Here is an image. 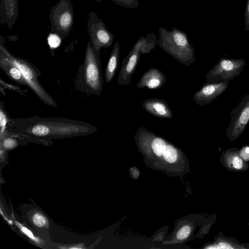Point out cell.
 <instances>
[{
  "mask_svg": "<svg viewBox=\"0 0 249 249\" xmlns=\"http://www.w3.org/2000/svg\"><path fill=\"white\" fill-rule=\"evenodd\" d=\"M0 67L16 83L28 87V84L18 67L3 54L0 53Z\"/></svg>",
  "mask_w": 249,
  "mask_h": 249,
  "instance_id": "14",
  "label": "cell"
},
{
  "mask_svg": "<svg viewBox=\"0 0 249 249\" xmlns=\"http://www.w3.org/2000/svg\"><path fill=\"white\" fill-rule=\"evenodd\" d=\"M157 44L156 36L153 33H150L146 36L140 37L133 47L137 48L141 54H148L151 53Z\"/></svg>",
  "mask_w": 249,
  "mask_h": 249,
  "instance_id": "16",
  "label": "cell"
},
{
  "mask_svg": "<svg viewBox=\"0 0 249 249\" xmlns=\"http://www.w3.org/2000/svg\"><path fill=\"white\" fill-rule=\"evenodd\" d=\"M165 75L160 70L152 68L145 71L136 84L138 89L147 88L150 89H160L165 84Z\"/></svg>",
  "mask_w": 249,
  "mask_h": 249,
  "instance_id": "11",
  "label": "cell"
},
{
  "mask_svg": "<svg viewBox=\"0 0 249 249\" xmlns=\"http://www.w3.org/2000/svg\"><path fill=\"white\" fill-rule=\"evenodd\" d=\"M226 135L231 140L238 138L249 123V93L231 111Z\"/></svg>",
  "mask_w": 249,
  "mask_h": 249,
  "instance_id": "8",
  "label": "cell"
},
{
  "mask_svg": "<svg viewBox=\"0 0 249 249\" xmlns=\"http://www.w3.org/2000/svg\"><path fill=\"white\" fill-rule=\"evenodd\" d=\"M32 220L34 224L38 227H44L47 222L46 218L39 213H36L33 215Z\"/></svg>",
  "mask_w": 249,
  "mask_h": 249,
  "instance_id": "21",
  "label": "cell"
},
{
  "mask_svg": "<svg viewBox=\"0 0 249 249\" xmlns=\"http://www.w3.org/2000/svg\"><path fill=\"white\" fill-rule=\"evenodd\" d=\"M120 51V43L116 41L113 46L105 69V78L107 83L111 82L116 74L118 66Z\"/></svg>",
  "mask_w": 249,
  "mask_h": 249,
  "instance_id": "15",
  "label": "cell"
},
{
  "mask_svg": "<svg viewBox=\"0 0 249 249\" xmlns=\"http://www.w3.org/2000/svg\"><path fill=\"white\" fill-rule=\"evenodd\" d=\"M191 231V229L188 226L182 227L178 232L177 237L178 240H183L187 238Z\"/></svg>",
  "mask_w": 249,
  "mask_h": 249,
  "instance_id": "22",
  "label": "cell"
},
{
  "mask_svg": "<svg viewBox=\"0 0 249 249\" xmlns=\"http://www.w3.org/2000/svg\"><path fill=\"white\" fill-rule=\"evenodd\" d=\"M87 30L89 41L95 50L100 51L103 48L110 47L114 41V36L107 28L105 23L94 12L89 15Z\"/></svg>",
  "mask_w": 249,
  "mask_h": 249,
  "instance_id": "7",
  "label": "cell"
},
{
  "mask_svg": "<svg viewBox=\"0 0 249 249\" xmlns=\"http://www.w3.org/2000/svg\"><path fill=\"white\" fill-rule=\"evenodd\" d=\"M207 248L211 249H233L234 248L230 244L226 242H220L215 247H210Z\"/></svg>",
  "mask_w": 249,
  "mask_h": 249,
  "instance_id": "26",
  "label": "cell"
},
{
  "mask_svg": "<svg viewBox=\"0 0 249 249\" xmlns=\"http://www.w3.org/2000/svg\"><path fill=\"white\" fill-rule=\"evenodd\" d=\"M245 65L243 59L222 57L206 74L205 83L232 80L241 74Z\"/></svg>",
  "mask_w": 249,
  "mask_h": 249,
  "instance_id": "6",
  "label": "cell"
},
{
  "mask_svg": "<svg viewBox=\"0 0 249 249\" xmlns=\"http://www.w3.org/2000/svg\"><path fill=\"white\" fill-rule=\"evenodd\" d=\"M97 127L89 123L60 117L37 116L27 118H9L7 132L36 138H60L94 133Z\"/></svg>",
  "mask_w": 249,
  "mask_h": 249,
  "instance_id": "1",
  "label": "cell"
},
{
  "mask_svg": "<svg viewBox=\"0 0 249 249\" xmlns=\"http://www.w3.org/2000/svg\"><path fill=\"white\" fill-rule=\"evenodd\" d=\"M18 225L20 226L21 231L25 234H26L31 239L36 241V238L34 236L31 231H30L29 229H27L26 227L24 226H21L22 225H21L20 224H18Z\"/></svg>",
  "mask_w": 249,
  "mask_h": 249,
  "instance_id": "27",
  "label": "cell"
},
{
  "mask_svg": "<svg viewBox=\"0 0 249 249\" xmlns=\"http://www.w3.org/2000/svg\"><path fill=\"white\" fill-rule=\"evenodd\" d=\"M232 164L234 168L240 169L243 166L242 160L239 156H235L232 160Z\"/></svg>",
  "mask_w": 249,
  "mask_h": 249,
  "instance_id": "25",
  "label": "cell"
},
{
  "mask_svg": "<svg viewBox=\"0 0 249 249\" xmlns=\"http://www.w3.org/2000/svg\"><path fill=\"white\" fill-rule=\"evenodd\" d=\"M117 5L130 9L137 8L139 5L138 0H111Z\"/></svg>",
  "mask_w": 249,
  "mask_h": 249,
  "instance_id": "19",
  "label": "cell"
},
{
  "mask_svg": "<svg viewBox=\"0 0 249 249\" xmlns=\"http://www.w3.org/2000/svg\"><path fill=\"white\" fill-rule=\"evenodd\" d=\"M62 39L58 34L52 33L47 37L48 43L51 49H55L60 46Z\"/></svg>",
  "mask_w": 249,
  "mask_h": 249,
  "instance_id": "18",
  "label": "cell"
},
{
  "mask_svg": "<svg viewBox=\"0 0 249 249\" xmlns=\"http://www.w3.org/2000/svg\"><path fill=\"white\" fill-rule=\"evenodd\" d=\"M245 25L246 30L249 31V0H247L246 7L245 13Z\"/></svg>",
  "mask_w": 249,
  "mask_h": 249,
  "instance_id": "24",
  "label": "cell"
},
{
  "mask_svg": "<svg viewBox=\"0 0 249 249\" xmlns=\"http://www.w3.org/2000/svg\"><path fill=\"white\" fill-rule=\"evenodd\" d=\"M9 119L8 116L6 114L4 110V108L2 107V104H1L0 110V126L1 134H2V132H5Z\"/></svg>",
  "mask_w": 249,
  "mask_h": 249,
  "instance_id": "20",
  "label": "cell"
},
{
  "mask_svg": "<svg viewBox=\"0 0 249 249\" xmlns=\"http://www.w3.org/2000/svg\"><path fill=\"white\" fill-rule=\"evenodd\" d=\"M18 16V0H1L0 3V23L12 29Z\"/></svg>",
  "mask_w": 249,
  "mask_h": 249,
  "instance_id": "13",
  "label": "cell"
},
{
  "mask_svg": "<svg viewBox=\"0 0 249 249\" xmlns=\"http://www.w3.org/2000/svg\"><path fill=\"white\" fill-rule=\"evenodd\" d=\"M4 41V38L0 36V53L3 54L18 67L26 81L28 87L43 103L50 107H57V105L54 99L39 81L38 77L41 75L39 70L28 60L11 54L5 46Z\"/></svg>",
  "mask_w": 249,
  "mask_h": 249,
  "instance_id": "4",
  "label": "cell"
},
{
  "mask_svg": "<svg viewBox=\"0 0 249 249\" xmlns=\"http://www.w3.org/2000/svg\"><path fill=\"white\" fill-rule=\"evenodd\" d=\"M158 45L182 64L188 66L196 60L195 52L188 35L173 27L171 31L163 27L159 29Z\"/></svg>",
  "mask_w": 249,
  "mask_h": 249,
  "instance_id": "2",
  "label": "cell"
},
{
  "mask_svg": "<svg viewBox=\"0 0 249 249\" xmlns=\"http://www.w3.org/2000/svg\"><path fill=\"white\" fill-rule=\"evenodd\" d=\"M141 53L133 47L123 60L117 83L123 86L129 84L131 79L139 64Z\"/></svg>",
  "mask_w": 249,
  "mask_h": 249,
  "instance_id": "10",
  "label": "cell"
},
{
  "mask_svg": "<svg viewBox=\"0 0 249 249\" xmlns=\"http://www.w3.org/2000/svg\"><path fill=\"white\" fill-rule=\"evenodd\" d=\"M142 107L146 112L158 118L172 119L173 117L170 107L162 99L151 98L146 99L142 102Z\"/></svg>",
  "mask_w": 249,
  "mask_h": 249,
  "instance_id": "12",
  "label": "cell"
},
{
  "mask_svg": "<svg viewBox=\"0 0 249 249\" xmlns=\"http://www.w3.org/2000/svg\"><path fill=\"white\" fill-rule=\"evenodd\" d=\"M17 142L15 140L7 138L5 139L3 142V147L6 149H12L17 146Z\"/></svg>",
  "mask_w": 249,
  "mask_h": 249,
  "instance_id": "23",
  "label": "cell"
},
{
  "mask_svg": "<svg viewBox=\"0 0 249 249\" xmlns=\"http://www.w3.org/2000/svg\"><path fill=\"white\" fill-rule=\"evenodd\" d=\"M100 53L94 50L89 40L75 84L82 91L96 95H101L104 87Z\"/></svg>",
  "mask_w": 249,
  "mask_h": 249,
  "instance_id": "3",
  "label": "cell"
},
{
  "mask_svg": "<svg viewBox=\"0 0 249 249\" xmlns=\"http://www.w3.org/2000/svg\"><path fill=\"white\" fill-rule=\"evenodd\" d=\"M229 81L205 83L193 95V100L199 106L210 104L228 88Z\"/></svg>",
  "mask_w": 249,
  "mask_h": 249,
  "instance_id": "9",
  "label": "cell"
},
{
  "mask_svg": "<svg viewBox=\"0 0 249 249\" xmlns=\"http://www.w3.org/2000/svg\"><path fill=\"white\" fill-rule=\"evenodd\" d=\"M178 151L173 145L168 142L163 154L164 159L169 163L175 162L178 158Z\"/></svg>",
  "mask_w": 249,
  "mask_h": 249,
  "instance_id": "17",
  "label": "cell"
},
{
  "mask_svg": "<svg viewBox=\"0 0 249 249\" xmlns=\"http://www.w3.org/2000/svg\"><path fill=\"white\" fill-rule=\"evenodd\" d=\"M50 19L52 33L62 39L69 35L74 22L73 8L71 0H59L50 11Z\"/></svg>",
  "mask_w": 249,
  "mask_h": 249,
  "instance_id": "5",
  "label": "cell"
}]
</instances>
